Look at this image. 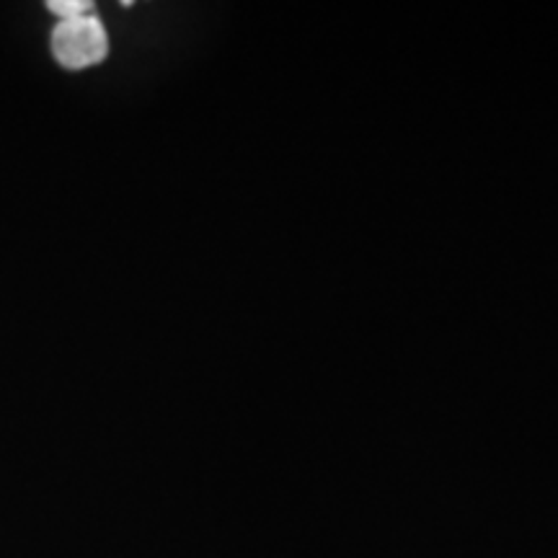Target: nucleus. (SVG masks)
I'll return each mask as SVG.
<instances>
[{"label":"nucleus","instance_id":"nucleus-1","mask_svg":"<svg viewBox=\"0 0 558 558\" xmlns=\"http://www.w3.org/2000/svg\"><path fill=\"white\" fill-rule=\"evenodd\" d=\"M54 60L68 70H83L107 58L109 39L104 24L96 16L60 21L52 34Z\"/></svg>","mask_w":558,"mask_h":558},{"label":"nucleus","instance_id":"nucleus-2","mask_svg":"<svg viewBox=\"0 0 558 558\" xmlns=\"http://www.w3.org/2000/svg\"><path fill=\"white\" fill-rule=\"evenodd\" d=\"M47 9H50L54 16H60L62 21L94 16V3H88V0H50Z\"/></svg>","mask_w":558,"mask_h":558}]
</instances>
